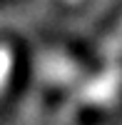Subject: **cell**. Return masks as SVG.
I'll use <instances>...</instances> for the list:
<instances>
[{
  "mask_svg": "<svg viewBox=\"0 0 122 125\" xmlns=\"http://www.w3.org/2000/svg\"><path fill=\"white\" fill-rule=\"evenodd\" d=\"M120 85H122V73H120V68H115V62H110V68L102 73V75H97L85 88L82 98H85V103H90V105H110V103L117 100Z\"/></svg>",
  "mask_w": 122,
  "mask_h": 125,
  "instance_id": "6da1fadb",
  "label": "cell"
},
{
  "mask_svg": "<svg viewBox=\"0 0 122 125\" xmlns=\"http://www.w3.org/2000/svg\"><path fill=\"white\" fill-rule=\"evenodd\" d=\"M100 55H102V60L107 62V65H110V62H117L122 58V20L115 25L112 33L105 38L102 48H100Z\"/></svg>",
  "mask_w": 122,
  "mask_h": 125,
  "instance_id": "7a4b0ae2",
  "label": "cell"
},
{
  "mask_svg": "<svg viewBox=\"0 0 122 125\" xmlns=\"http://www.w3.org/2000/svg\"><path fill=\"white\" fill-rule=\"evenodd\" d=\"M10 73H13V50L10 45H0V90L8 85Z\"/></svg>",
  "mask_w": 122,
  "mask_h": 125,
  "instance_id": "3957f363",
  "label": "cell"
},
{
  "mask_svg": "<svg viewBox=\"0 0 122 125\" xmlns=\"http://www.w3.org/2000/svg\"><path fill=\"white\" fill-rule=\"evenodd\" d=\"M65 3H70V5H75V3H80V0H65Z\"/></svg>",
  "mask_w": 122,
  "mask_h": 125,
  "instance_id": "277c9868",
  "label": "cell"
}]
</instances>
